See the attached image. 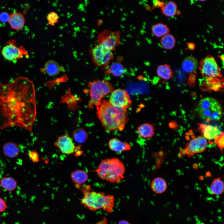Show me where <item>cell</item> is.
<instances>
[{"instance_id": "6da1fadb", "label": "cell", "mask_w": 224, "mask_h": 224, "mask_svg": "<svg viewBox=\"0 0 224 224\" xmlns=\"http://www.w3.org/2000/svg\"><path fill=\"white\" fill-rule=\"evenodd\" d=\"M36 114L32 81L20 77L8 83H0V129L17 126L31 131Z\"/></svg>"}, {"instance_id": "7a4b0ae2", "label": "cell", "mask_w": 224, "mask_h": 224, "mask_svg": "<svg viewBox=\"0 0 224 224\" xmlns=\"http://www.w3.org/2000/svg\"><path fill=\"white\" fill-rule=\"evenodd\" d=\"M96 107L97 117L106 131L124 130L129 120L127 109L114 106L107 100Z\"/></svg>"}, {"instance_id": "3957f363", "label": "cell", "mask_w": 224, "mask_h": 224, "mask_svg": "<svg viewBox=\"0 0 224 224\" xmlns=\"http://www.w3.org/2000/svg\"><path fill=\"white\" fill-rule=\"evenodd\" d=\"M126 168L124 164L117 157L102 160L97 168L93 171L100 178L110 183H119L124 178Z\"/></svg>"}, {"instance_id": "277c9868", "label": "cell", "mask_w": 224, "mask_h": 224, "mask_svg": "<svg viewBox=\"0 0 224 224\" xmlns=\"http://www.w3.org/2000/svg\"><path fill=\"white\" fill-rule=\"evenodd\" d=\"M90 99L87 107L93 109L102 100L103 98L113 91L111 84L105 79L89 82L88 84Z\"/></svg>"}, {"instance_id": "5b68a950", "label": "cell", "mask_w": 224, "mask_h": 224, "mask_svg": "<svg viewBox=\"0 0 224 224\" xmlns=\"http://www.w3.org/2000/svg\"><path fill=\"white\" fill-rule=\"evenodd\" d=\"M195 110L202 119L208 121L219 120L222 114L221 105L216 100L212 97L201 99Z\"/></svg>"}, {"instance_id": "8992f818", "label": "cell", "mask_w": 224, "mask_h": 224, "mask_svg": "<svg viewBox=\"0 0 224 224\" xmlns=\"http://www.w3.org/2000/svg\"><path fill=\"white\" fill-rule=\"evenodd\" d=\"M82 189L83 196L81 203L85 207L93 211L103 209L106 199L104 193L94 191L88 185L82 186Z\"/></svg>"}, {"instance_id": "52a82bcc", "label": "cell", "mask_w": 224, "mask_h": 224, "mask_svg": "<svg viewBox=\"0 0 224 224\" xmlns=\"http://www.w3.org/2000/svg\"><path fill=\"white\" fill-rule=\"evenodd\" d=\"M92 59L95 65L103 69H106L114 58L112 51L103 45L98 44L91 50Z\"/></svg>"}, {"instance_id": "ba28073f", "label": "cell", "mask_w": 224, "mask_h": 224, "mask_svg": "<svg viewBox=\"0 0 224 224\" xmlns=\"http://www.w3.org/2000/svg\"><path fill=\"white\" fill-rule=\"evenodd\" d=\"M1 53L3 58L9 61H13L23 58L28 57V53L22 45L18 46L16 41L12 39L8 41L1 50Z\"/></svg>"}, {"instance_id": "9c48e42d", "label": "cell", "mask_w": 224, "mask_h": 224, "mask_svg": "<svg viewBox=\"0 0 224 224\" xmlns=\"http://www.w3.org/2000/svg\"><path fill=\"white\" fill-rule=\"evenodd\" d=\"M199 68L203 77H221L220 69L213 57L208 55L199 63Z\"/></svg>"}, {"instance_id": "30bf717a", "label": "cell", "mask_w": 224, "mask_h": 224, "mask_svg": "<svg viewBox=\"0 0 224 224\" xmlns=\"http://www.w3.org/2000/svg\"><path fill=\"white\" fill-rule=\"evenodd\" d=\"M97 39L99 44L113 51L120 44L121 33L119 31L106 29L99 34Z\"/></svg>"}, {"instance_id": "8fae6325", "label": "cell", "mask_w": 224, "mask_h": 224, "mask_svg": "<svg viewBox=\"0 0 224 224\" xmlns=\"http://www.w3.org/2000/svg\"><path fill=\"white\" fill-rule=\"evenodd\" d=\"M110 104L116 107L127 109L132 106V100L125 90L118 88L113 90L109 98Z\"/></svg>"}, {"instance_id": "7c38bea8", "label": "cell", "mask_w": 224, "mask_h": 224, "mask_svg": "<svg viewBox=\"0 0 224 224\" xmlns=\"http://www.w3.org/2000/svg\"><path fill=\"white\" fill-rule=\"evenodd\" d=\"M207 146L206 139L203 136H199L191 140L187 144L185 152L189 156L203 152Z\"/></svg>"}, {"instance_id": "4fadbf2b", "label": "cell", "mask_w": 224, "mask_h": 224, "mask_svg": "<svg viewBox=\"0 0 224 224\" xmlns=\"http://www.w3.org/2000/svg\"><path fill=\"white\" fill-rule=\"evenodd\" d=\"M54 144L62 153L67 155L73 154L77 148L72 140L68 134L58 137Z\"/></svg>"}, {"instance_id": "5bb4252c", "label": "cell", "mask_w": 224, "mask_h": 224, "mask_svg": "<svg viewBox=\"0 0 224 224\" xmlns=\"http://www.w3.org/2000/svg\"><path fill=\"white\" fill-rule=\"evenodd\" d=\"M108 146L111 150L119 153L130 150L131 147L128 142L122 141L115 138H112L109 140Z\"/></svg>"}, {"instance_id": "9a60e30c", "label": "cell", "mask_w": 224, "mask_h": 224, "mask_svg": "<svg viewBox=\"0 0 224 224\" xmlns=\"http://www.w3.org/2000/svg\"><path fill=\"white\" fill-rule=\"evenodd\" d=\"M8 22L11 28L14 30H19L23 27L25 20L22 13L16 12L9 15Z\"/></svg>"}, {"instance_id": "2e32d148", "label": "cell", "mask_w": 224, "mask_h": 224, "mask_svg": "<svg viewBox=\"0 0 224 224\" xmlns=\"http://www.w3.org/2000/svg\"><path fill=\"white\" fill-rule=\"evenodd\" d=\"M199 128L206 139H214L222 132L217 127L212 125L200 124Z\"/></svg>"}, {"instance_id": "e0dca14e", "label": "cell", "mask_w": 224, "mask_h": 224, "mask_svg": "<svg viewBox=\"0 0 224 224\" xmlns=\"http://www.w3.org/2000/svg\"><path fill=\"white\" fill-rule=\"evenodd\" d=\"M4 155L8 157L14 158L17 157L20 152V148L16 143L9 142L6 143L2 147Z\"/></svg>"}, {"instance_id": "ac0fdd59", "label": "cell", "mask_w": 224, "mask_h": 224, "mask_svg": "<svg viewBox=\"0 0 224 224\" xmlns=\"http://www.w3.org/2000/svg\"><path fill=\"white\" fill-rule=\"evenodd\" d=\"M71 177L72 181L77 188H80L82 184L87 181L88 178L87 172L81 170H77L72 172Z\"/></svg>"}, {"instance_id": "d6986e66", "label": "cell", "mask_w": 224, "mask_h": 224, "mask_svg": "<svg viewBox=\"0 0 224 224\" xmlns=\"http://www.w3.org/2000/svg\"><path fill=\"white\" fill-rule=\"evenodd\" d=\"M44 70L47 75L54 76L58 75L60 72L64 70V68L57 62L51 60L48 61L45 63Z\"/></svg>"}, {"instance_id": "ffe728a7", "label": "cell", "mask_w": 224, "mask_h": 224, "mask_svg": "<svg viewBox=\"0 0 224 224\" xmlns=\"http://www.w3.org/2000/svg\"><path fill=\"white\" fill-rule=\"evenodd\" d=\"M155 129L153 125L148 123L140 125L137 128L138 133L144 138H152L155 134Z\"/></svg>"}, {"instance_id": "44dd1931", "label": "cell", "mask_w": 224, "mask_h": 224, "mask_svg": "<svg viewBox=\"0 0 224 224\" xmlns=\"http://www.w3.org/2000/svg\"><path fill=\"white\" fill-rule=\"evenodd\" d=\"M209 192L214 195L222 194L224 190V185L223 180L220 178L214 179L212 182L208 189Z\"/></svg>"}, {"instance_id": "7402d4cb", "label": "cell", "mask_w": 224, "mask_h": 224, "mask_svg": "<svg viewBox=\"0 0 224 224\" xmlns=\"http://www.w3.org/2000/svg\"><path fill=\"white\" fill-rule=\"evenodd\" d=\"M151 187L154 192L157 194H161L165 191L167 188V185L164 179L158 177L152 180Z\"/></svg>"}, {"instance_id": "603a6c76", "label": "cell", "mask_w": 224, "mask_h": 224, "mask_svg": "<svg viewBox=\"0 0 224 224\" xmlns=\"http://www.w3.org/2000/svg\"><path fill=\"white\" fill-rule=\"evenodd\" d=\"M198 66V62L196 58L192 56L185 58L182 62V68L186 72H193L196 71Z\"/></svg>"}, {"instance_id": "cb8c5ba5", "label": "cell", "mask_w": 224, "mask_h": 224, "mask_svg": "<svg viewBox=\"0 0 224 224\" xmlns=\"http://www.w3.org/2000/svg\"><path fill=\"white\" fill-rule=\"evenodd\" d=\"M161 8V12L167 17H172L176 15H180L181 12L177 10L176 4L172 1H170Z\"/></svg>"}, {"instance_id": "d4e9b609", "label": "cell", "mask_w": 224, "mask_h": 224, "mask_svg": "<svg viewBox=\"0 0 224 224\" xmlns=\"http://www.w3.org/2000/svg\"><path fill=\"white\" fill-rule=\"evenodd\" d=\"M124 72V67L120 63L118 62L112 63L109 68H106L105 70V74H110L116 77L121 76Z\"/></svg>"}, {"instance_id": "484cf974", "label": "cell", "mask_w": 224, "mask_h": 224, "mask_svg": "<svg viewBox=\"0 0 224 224\" xmlns=\"http://www.w3.org/2000/svg\"><path fill=\"white\" fill-rule=\"evenodd\" d=\"M151 30L153 35L157 38L162 37L170 32V29L166 25L160 23L153 25Z\"/></svg>"}, {"instance_id": "4316f807", "label": "cell", "mask_w": 224, "mask_h": 224, "mask_svg": "<svg viewBox=\"0 0 224 224\" xmlns=\"http://www.w3.org/2000/svg\"><path fill=\"white\" fill-rule=\"evenodd\" d=\"M0 185L2 189L11 191L14 190L16 188L17 183L13 178L11 177H5L0 179Z\"/></svg>"}, {"instance_id": "83f0119b", "label": "cell", "mask_w": 224, "mask_h": 224, "mask_svg": "<svg viewBox=\"0 0 224 224\" xmlns=\"http://www.w3.org/2000/svg\"><path fill=\"white\" fill-rule=\"evenodd\" d=\"M156 72L159 77L165 80L169 79L173 75L170 66L166 64L159 66Z\"/></svg>"}, {"instance_id": "f1b7e54d", "label": "cell", "mask_w": 224, "mask_h": 224, "mask_svg": "<svg viewBox=\"0 0 224 224\" xmlns=\"http://www.w3.org/2000/svg\"><path fill=\"white\" fill-rule=\"evenodd\" d=\"M160 43L162 47L164 49H171L175 46V40L173 35L168 34L162 37Z\"/></svg>"}, {"instance_id": "f546056e", "label": "cell", "mask_w": 224, "mask_h": 224, "mask_svg": "<svg viewBox=\"0 0 224 224\" xmlns=\"http://www.w3.org/2000/svg\"><path fill=\"white\" fill-rule=\"evenodd\" d=\"M72 136L76 142L79 143H82L86 140L88 134L83 128H78L73 131Z\"/></svg>"}, {"instance_id": "4dcf8cb0", "label": "cell", "mask_w": 224, "mask_h": 224, "mask_svg": "<svg viewBox=\"0 0 224 224\" xmlns=\"http://www.w3.org/2000/svg\"><path fill=\"white\" fill-rule=\"evenodd\" d=\"M115 198L112 195H106V199L104 207L103 210L108 213L112 212L114 206Z\"/></svg>"}, {"instance_id": "1f68e13d", "label": "cell", "mask_w": 224, "mask_h": 224, "mask_svg": "<svg viewBox=\"0 0 224 224\" xmlns=\"http://www.w3.org/2000/svg\"><path fill=\"white\" fill-rule=\"evenodd\" d=\"M59 18L58 14L54 12H49L47 16L49 24L52 26L58 22Z\"/></svg>"}, {"instance_id": "d6a6232c", "label": "cell", "mask_w": 224, "mask_h": 224, "mask_svg": "<svg viewBox=\"0 0 224 224\" xmlns=\"http://www.w3.org/2000/svg\"><path fill=\"white\" fill-rule=\"evenodd\" d=\"M224 133L222 132L220 135L214 139L215 143L221 150H222L224 147Z\"/></svg>"}, {"instance_id": "836d02e7", "label": "cell", "mask_w": 224, "mask_h": 224, "mask_svg": "<svg viewBox=\"0 0 224 224\" xmlns=\"http://www.w3.org/2000/svg\"><path fill=\"white\" fill-rule=\"evenodd\" d=\"M29 159L34 162H37L40 160L39 155L38 152L35 150H30L28 153Z\"/></svg>"}, {"instance_id": "e575fe53", "label": "cell", "mask_w": 224, "mask_h": 224, "mask_svg": "<svg viewBox=\"0 0 224 224\" xmlns=\"http://www.w3.org/2000/svg\"><path fill=\"white\" fill-rule=\"evenodd\" d=\"M9 15L6 12H3L0 14V21L2 22H6L8 21Z\"/></svg>"}, {"instance_id": "d590c367", "label": "cell", "mask_w": 224, "mask_h": 224, "mask_svg": "<svg viewBox=\"0 0 224 224\" xmlns=\"http://www.w3.org/2000/svg\"><path fill=\"white\" fill-rule=\"evenodd\" d=\"M7 205L4 199L0 197V212L5 211L7 208Z\"/></svg>"}, {"instance_id": "8d00e7d4", "label": "cell", "mask_w": 224, "mask_h": 224, "mask_svg": "<svg viewBox=\"0 0 224 224\" xmlns=\"http://www.w3.org/2000/svg\"><path fill=\"white\" fill-rule=\"evenodd\" d=\"M153 2L154 6L153 8L155 7H160L161 8L165 5L164 2L159 0L154 1Z\"/></svg>"}, {"instance_id": "74e56055", "label": "cell", "mask_w": 224, "mask_h": 224, "mask_svg": "<svg viewBox=\"0 0 224 224\" xmlns=\"http://www.w3.org/2000/svg\"><path fill=\"white\" fill-rule=\"evenodd\" d=\"M187 48L190 50H193L195 48V44L193 43L189 42L187 43Z\"/></svg>"}, {"instance_id": "f35d334b", "label": "cell", "mask_w": 224, "mask_h": 224, "mask_svg": "<svg viewBox=\"0 0 224 224\" xmlns=\"http://www.w3.org/2000/svg\"><path fill=\"white\" fill-rule=\"evenodd\" d=\"M118 224H130L127 221L125 220H122L119 221Z\"/></svg>"}, {"instance_id": "ab89813d", "label": "cell", "mask_w": 224, "mask_h": 224, "mask_svg": "<svg viewBox=\"0 0 224 224\" xmlns=\"http://www.w3.org/2000/svg\"><path fill=\"white\" fill-rule=\"evenodd\" d=\"M219 57L221 58L222 61L224 60V56L223 55L219 56Z\"/></svg>"}, {"instance_id": "60d3db41", "label": "cell", "mask_w": 224, "mask_h": 224, "mask_svg": "<svg viewBox=\"0 0 224 224\" xmlns=\"http://www.w3.org/2000/svg\"><path fill=\"white\" fill-rule=\"evenodd\" d=\"M1 219V218H0V219Z\"/></svg>"}, {"instance_id": "b9f144b4", "label": "cell", "mask_w": 224, "mask_h": 224, "mask_svg": "<svg viewBox=\"0 0 224 224\" xmlns=\"http://www.w3.org/2000/svg\"></svg>"}]
</instances>
